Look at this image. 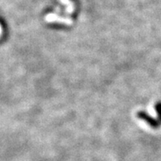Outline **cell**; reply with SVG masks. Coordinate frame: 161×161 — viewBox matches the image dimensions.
Returning a JSON list of instances; mask_svg holds the SVG:
<instances>
[{"mask_svg":"<svg viewBox=\"0 0 161 161\" xmlns=\"http://www.w3.org/2000/svg\"><path fill=\"white\" fill-rule=\"evenodd\" d=\"M155 109H156V111H157L158 119H159L161 123V103L160 102H159V103H157V104L155 105Z\"/></svg>","mask_w":161,"mask_h":161,"instance_id":"obj_2","label":"cell"},{"mask_svg":"<svg viewBox=\"0 0 161 161\" xmlns=\"http://www.w3.org/2000/svg\"><path fill=\"white\" fill-rule=\"evenodd\" d=\"M138 116L142 119H144L145 120H147V122L149 123L150 125H151L152 127H159V125H161V123L159 122V120L158 119H153V118H151L147 115L146 113H143V112H139L138 113Z\"/></svg>","mask_w":161,"mask_h":161,"instance_id":"obj_1","label":"cell"}]
</instances>
